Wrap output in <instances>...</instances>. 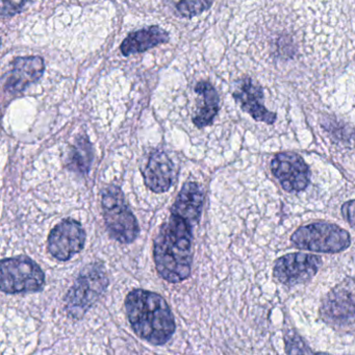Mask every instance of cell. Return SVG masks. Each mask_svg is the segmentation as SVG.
I'll use <instances>...</instances> for the list:
<instances>
[{
    "label": "cell",
    "instance_id": "1",
    "mask_svg": "<svg viewBox=\"0 0 355 355\" xmlns=\"http://www.w3.org/2000/svg\"><path fill=\"white\" fill-rule=\"evenodd\" d=\"M194 224L172 213L159 228L153 243V259L157 273L172 284L184 282L192 270Z\"/></svg>",
    "mask_w": 355,
    "mask_h": 355
},
{
    "label": "cell",
    "instance_id": "2",
    "mask_svg": "<svg viewBox=\"0 0 355 355\" xmlns=\"http://www.w3.org/2000/svg\"><path fill=\"white\" fill-rule=\"evenodd\" d=\"M125 311L135 334L153 346L167 344L175 332V319L161 295L137 288L125 298Z\"/></svg>",
    "mask_w": 355,
    "mask_h": 355
},
{
    "label": "cell",
    "instance_id": "3",
    "mask_svg": "<svg viewBox=\"0 0 355 355\" xmlns=\"http://www.w3.org/2000/svg\"><path fill=\"white\" fill-rule=\"evenodd\" d=\"M101 209L103 219L111 238L121 244H132L140 234L136 216L125 202V197L119 187H107L101 192Z\"/></svg>",
    "mask_w": 355,
    "mask_h": 355
},
{
    "label": "cell",
    "instance_id": "4",
    "mask_svg": "<svg viewBox=\"0 0 355 355\" xmlns=\"http://www.w3.org/2000/svg\"><path fill=\"white\" fill-rule=\"evenodd\" d=\"M109 286L105 268L93 263L80 272L78 279L66 295V311L73 319H80L98 300Z\"/></svg>",
    "mask_w": 355,
    "mask_h": 355
},
{
    "label": "cell",
    "instance_id": "5",
    "mask_svg": "<svg viewBox=\"0 0 355 355\" xmlns=\"http://www.w3.org/2000/svg\"><path fill=\"white\" fill-rule=\"evenodd\" d=\"M45 274L30 257L20 255L1 261L0 288L6 294L38 292L42 290Z\"/></svg>",
    "mask_w": 355,
    "mask_h": 355
},
{
    "label": "cell",
    "instance_id": "6",
    "mask_svg": "<svg viewBox=\"0 0 355 355\" xmlns=\"http://www.w3.org/2000/svg\"><path fill=\"white\" fill-rule=\"evenodd\" d=\"M291 240L298 248L320 253L342 252L351 244L348 232L336 224L323 222L302 226Z\"/></svg>",
    "mask_w": 355,
    "mask_h": 355
},
{
    "label": "cell",
    "instance_id": "7",
    "mask_svg": "<svg viewBox=\"0 0 355 355\" xmlns=\"http://www.w3.org/2000/svg\"><path fill=\"white\" fill-rule=\"evenodd\" d=\"M322 318L330 325L345 327L355 322V282L345 280L328 293L322 303Z\"/></svg>",
    "mask_w": 355,
    "mask_h": 355
},
{
    "label": "cell",
    "instance_id": "8",
    "mask_svg": "<svg viewBox=\"0 0 355 355\" xmlns=\"http://www.w3.org/2000/svg\"><path fill=\"white\" fill-rule=\"evenodd\" d=\"M86 238V232L80 222L73 219L63 220L49 234V252L58 261H69L84 249Z\"/></svg>",
    "mask_w": 355,
    "mask_h": 355
},
{
    "label": "cell",
    "instance_id": "9",
    "mask_svg": "<svg viewBox=\"0 0 355 355\" xmlns=\"http://www.w3.org/2000/svg\"><path fill=\"white\" fill-rule=\"evenodd\" d=\"M321 266L322 259L317 255L291 253L277 259L274 276L286 286H296L311 280Z\"/></svg>",
    "mask_w": 355,
    "mask_h": 355
},
{
    "label": "cell",
    "instance_id": "10",
    "mask_svg": "<svg viewBox=\"0 0 355 355\" xmlns=\"http://www.w3.org/2000/svg\"><path fill=\"white\" fill-rule=\"evenodd\" d=\"M274 176L286 192L296 193L306 189L311 178L309 166L296 153H279L271 163Z\"/></svg>",
    "mask_w": 355,
    "mask_h": 355
},
{
    "label": "cell",
    "instance_id": "11",
    "mask_svg": "<svg viewBox=\"0 0 355 355\" xmlns=\"http://www.w3.org/2000/svg\"><path fill=\"white\" fill-rule=\"evenodd\" d=\"M44 60L40 57H19L12 63V70L3 78V89L11 94L24 92L44 73Z\"/></svg>",
    "mask_w": 355,
    "mask_h": 355
},
{
    "label": "cell",
    "instance_id": "12",
    "mask_svg": "<svg viewBox=\"0 0 355 355\" xmlns=\"http://www.w3.org/2000/svg\"><path fill=\"white\" fill-rule=\"evenodd\" d=\"M232 95L241 109L248 113L253 119L267 124L275 122L276 114L266 109L263 103V88L254 80L249 78L238 80Z\"/></svg>",
    "mask_w": 355,
    "mask_h": 355
},
{
    "label": "cell",
    "instance_id": "13",
    "mask_svg": "<svg viewBox=\"0 0 355 355\" xmlns=\"http://www.w3.org/2000/svg\"><path fill=\"white\" fill-rule=\"evenodd\" d=\"M143 178L149 190L157 194L167 192L175 178V166L167 153L155 151L149 157Z\"/></svg>",
    "mask_w": 355,
    "mask_h": 355
},
{
    "label": "cell",
    "instance_id": "14",
    "mask_svg": "<svg viewBox=\"0 0 355 355\" xmlns=\"http://www.w3.org/2000/svg\"><path fill=\"white\" fill-rule=\"evenodd\" d=\"M203 200L205 195L200 184L194 182H186L178 193L171 211L182 216L196 225L200 220Z\"/></svg>",
    "mask_w": 355,
    "mask_h": 355
},
{
    "label": "cell",
    "instance_id": "15",
    "mask_svg": "<svg viewBox=\"0 0 355 355\" xmlns=\"http://www.w3.org/2000/svg\"><path fill=\"white\" fill-rule=\"evenodd\" d=\"M169 39V34L165 30L157 26H150L128 35V38L122 42L120 51L122 55L128 57L167 43Z\"/></svg>",
    "mask_w": 355,
    "mask_h": 355
},
{
    "label": "cell",
    "instance_id": "16",
    "mask_svg": "<svg viewBox=\"0 0 355 355\" xmlns=\"http://www.w3.org/2000/svg\"><path fill=\"white\" fill-rule=\"evenodd\" d=\"M195 92L199 99L193 123L198 128H203L211 125L219 112V95L209 82L198 83L195 87Z\"/></svg>",
    "mask_w": 355,
    "mask_h": 355
},
{
    "label": "cell",
    "instance_id": "17",
    "mask_svg": "<svg viewBox=\"0 0 355 355\" xmlns=\"http://www.w3.org/2000/svg\"><path fill=\"white\" fill-rule=\"evenodd\" d=\"M93 161L92 146L87 137H80L72 148L69 157V167L72 171L85 175L90 171Z\"/></svg>",
    "mask_w": 355,
    "mask_h": 355
},
{
    "label": "cell",
    "instance_id": "18",
    "mask_svg": "<svg viewBox=\"0 0 355 355\" xmlns=\"http://www.w3.org/2000/svg\"><path fill=\"white\" fill-rule=\"evenodd\" d=\"M214 0H180L176 6L178 13L184 18H193L209 10Z\"/></svg>",
    "mask_w": 355,
    "mask_h": 355
},
{
    "label": "cell",
    "instance_id": "19",
    "mask_svg": "<svg viewBox=\"0 0 355 355\" xmlns=\"http://www.w3.org/2000/svg\"><path fill=\"white\" fill-rule=\"evenodd\" d=\"M28 0H1L0 14L3 18L13 17L22 11Z\"/></svg>",
    "mask_w": 355,
    "mask_h": 355
},
{
    "label": "cell",
    "instance_id": "20",
    "mask_svg": "<svg viewBox=\"0 0 355 355\" xmlns=\"http://www.w3.org/2000/svg\"><path fill=\"white\" fill-rule=\"evenodd\" d=\"M343 217L350 225L355 226V200L344 203L342 207Z\"/></svg>",
    "mask_w": 355,
    "mask_h": 355
}]
</instances>
